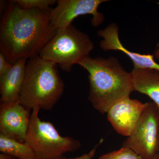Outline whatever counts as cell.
I'll use <instances>...</instances> for the list:
<instances>
[{
  "label": "cell",
  "instance_id": "obj_1",
  "mask_svg": "<svg viewBox=\"0 0 159 159\" xmlns=\"http://www.w3.org/2000/svg\"><path fill=\"white\" fill-rule=\"evenodd\" d=\"M9 2L0 24V50L13 64L39 55L57 29L51 22V8L24 9Z\"/></svg>",
  "mask_w": 159,
  "mask_h": 159
},
{
  "label": "cell",
  "instance_id": "obj_2",
  "mask_svg": "<svg viewBox=\"0 0 159 159\" xmlns=\"http://www.w3.org/2000/svg\"><path fill=\"white\" fill-rule=\"evenodd\" d=\"M78 65L88 72L89 99L100 113H107L112 106L134 91L130 72L125 70L116 57L89 56Z\"/></svg>",
  "mask_w": 159,
  "mask_h": 159
},
{
  "label": "cell",
  "instance_id": "obj_3",
  "mask_svg": "<svg viewBox=\"0 0 159 159\" xmlns=\"http://www.w3.org/2000/svg\"><path fill=\"white\" fill-rule=\"evenodd\" d=\"M57 65L39 55L28 60L18 102L30 111L51 110L64 90Z\"/></svg>",
  "mask_w": 159,
  "mask_h": 159
},
{
  "label": "cell",
  "instance_id": "obj_4",
  "mask_svg": "<svg viewBox=\"0 0 159 159\" xmlns=\"http://www.w3.org/2000/svg\"><path fill=\"white\" fill-rule=\"evenodd\" d=\"M94 45L89 35L73 25L57 29L39 54L63 70L70 72L73 66L89 57Z\"/></svg>",
  "mask_w": 159,
  "mask_h": 159
},
{
  "label": "cell",
  "instance_id": "obj_5",
  "mask_svg": "<svg viewBox=\"0 0 159 159\" xmlns=\"http://www.w3.org/2000/svg\"><path fill=\"white\" fill-rule=\"evenodd\" d=\"M39 111L36 108L31 112L25 141L34 151L38 159H55L80 148L79 140L62 136L52 123L42 121L39 116Z\"/></svg>",
  "mask_w": 159,
  "mask_h": 159
},
{
  "label": "cell",
  "instance_id": "obj_6",
  "mask_svg": "<svg viewBox=\"0 0 159 159\" xmlns=\"http://www.w3.org/2000/svg\"><path fill=\"white\" fill-rule=\"evenodd\" d=\"M145 104L139 122L122 147L130 148L143 159H153L158 151L159 111L154 102Z\"/></svg>",
  "mask_w": 159,
  "mask_h": 159
},
{
  "label": "cell",
  "instance_id": "obj_7",
  "mask_svg": "<svg viewBox=\"0 0 159 159\" xmlns=\"http://www.w3.org/2000/svg\"><path fill=\"white\" fill-rule=\"evenodd\" d=\"M107 0H58L57 5L51 8V20L56 29H62L72 25L76 18L80 16L90 14L94 27L100 25L104 20L102 13L98 11L101 4Z\"/></svg>",
  "mask_w": 159,
  "mask_h": 159
},
{
  "label": "cell",
  "instance_id": "obj_8",
  "mask_svg": "<svg viewBox=\"0 0 159 159\" xmlns=\"http://www.w3.org/2000/svg\"><path fill=\"white\" fill-rule=\"evenodd\" d=\"M30 111L18 101L1 103L0 135L25 142L31 116Z\"/></svg>",
  "mask_w": 159,
  "mask_h": 159
},
{
  "label": "cell",
  "instance_id": "obj_9",
  "mask_svg": "<svg viewBox=\"0 0 159 159\" xmlns=\"http://www.w3.org/2000/svg\"><path fill=\"white\" fill-rule=\"evenodd\" d=\"M145 104L126 97L112 106L107 112V119L118 134L130 136L142 116Z\"/></svg>",
  "mask_w": 159,
  "mask_h": 159
},
{
  "label": "cell",
  "instance_id": "obj_10",
  "mask_svg": "<svg viewBox=\"0 0 159 159\" xmlns=\"http://www.w3.org/2000/svg\"><path fill=\"white\" fill-rule=\"evenodd\" d=\"M119 32V27L115 23H111L105 29L99 30L97 34L102 38L99 43L100 48L105 51L113 50L123 52L132 61L134 68L159 71V64L155 61L154 54H141L129 51L120 42Z\"/></svg>",
  "mask_w": 159,
  "mask_h": 159
},
{
  "label": "cell",
  "instance_id": "obj_11",
  "mask_svg": "<svg viewBox=\"0 0 159 159\" xmlns=\"http://www.w3.org/2000/svg\"><path fill=\"white\" fill-rule=\"evenodd\" d=\"M28 60L21 59L0 77L1 103L17 102L25 79Z\"/></svg>",
  "mask_w": 159,
  "mask_h": 159
},
{
  "label": "cell",
  "instance_id": "obj_12",
  "mask_svg": "<svg viewBox=\"0 0 159 159\" xmlns=\"http://www.w3.org/2000/svg\"><path fill=\"white\" fill-rule=\"evenodd\" d=\"M130 73L134 91L148 96L159 111V71L134 68Z\"/></svg>",
  "mask_w": 159,
  "mask_h": 159
},
{
  "label": "cell",
  "instance_id": "obj_13",
  "mask_svg": "<svg viewBox=\"0 0 159 159\" xmlns=\"http://www.w3.org/2000/svg\"><path fill=\"white\" fill-rule=\"evenodd\" d=\"M0 152L18 159H38L26 142H20L0 135Z\"/></svg>",
  "mask_w": 159,
  "mask_h": 159
},
{
  "label": "cell",
  "instance_id": "obj_14",
  "mask_svg": "<svg viewBox=\"0 0 159 159\" xmlns=\"http://www.w3.org/2000/svg\"><path fill=\"white\" fill-rule=\"evenodd\" d=\"M16 3L24 9H48L50 6L57 2L55 0H15L11 1Z\"/></svg>",
  "mask_w": 159,
  "mask_h": 159
},
{
  "label": "cell",
  "instance_id": "obj_15",
  "mask_svg": "<svg viewBox=\"0 0 159 159\" xmlns=\"http://www.w3.org/2000/svg\"><path fill=\"white\" fill-rule=\"evenodd\" d=\"M99 159H143L130 148L122 147L119 150L102 155Z\"/></svg>",
  "mask_w": 159,
  "mask_h": 159
},
{
  "label": "cell",
  "instance_id": "obj_16",
  "mask_svg": "<svg viewBox=\"0 0 159 159\" xmlns=\"http://www.w3.org/2000/svg\"><path fill=\"white\" fill-rule=\"evenodd\" d=\"M103 142V139H100L99 142L97 143V145H95L93 148H92L89 152H88L87 153L84 154L82 155L81 156L75 158H66L63 157H61L54 159H93V158L95 156V155H96L97 148L99 147V145L102 144Z\"/></svg>",
  "mask_w": 159,
  "mask_h": 159
},
{
  "label": "cell",
  "instance_id": "obj_17",
  "mask_svg": "<svg viewBox=\"0 0 159 159\" xmlns=\"http://www.w3.org/2000/svg\"><path fill=\"white\" fill-rule=\"evenodd\" d=\"M12 65L2 52H0V77L5 74Z\"/></svg>",
  "mask_w": 159,
  "mask_h": 159
},
{
  "label": "cell",
  "instance_id": "obj_18",
  "mask_svg": "<svg viewBox=\"0 0 159 159\" xmlns=\"http://www.w3.org/2000/svg\"><path fill=\"white\" fill-rule=\"evenodd\" d=\"M0 159H16L14 157L6 153L0 154Z\"/></svg>",
  "mask_w": 159,
  "mask_h": 159
},
{
  "label": "cell",
  "instance_id": "obj_19",
  "mask_svg": "<svg viewBox=\"0 0 159 159\" xmlns=\"http://www.w3.org/2000/svg\"><path fill=\"white\" fill-rule=\"evenodd\" d=\"M154 55L156 58H157V59H159V48L157 49L155 51Z\"/></svg>",
  "mask_w": 159,
  "mask_h": 159
},
{
  "label": "cell",
  "instance_id": "obj_20",
  "mask_svg": "<svg viewBox=\"0 0 159 159\" xmlns=\"http://www.w3.org/2000/svg\"><path fill=\"white\" fill-rule=\"evenodd\" d=\"M153 159H159V156L158 154H157V155Z\"/></svg>",
  "mask_w": 159,
  "mask_h": 159
},
{
  "label": "cell",
  "instance_id": "obj_21",
  "mask_svg": "<svg viewBox=\"0 0 159 159\" xmlns=\"http://www.w3.org/2000/svg\"><path fill=\"white\" fill-rule=\"evenodd\" d=\"M158 154L159 156V136H158Z\"/></svg>",
  "mask_w": 159,
  "mask_h": 159
}]
</instances>
